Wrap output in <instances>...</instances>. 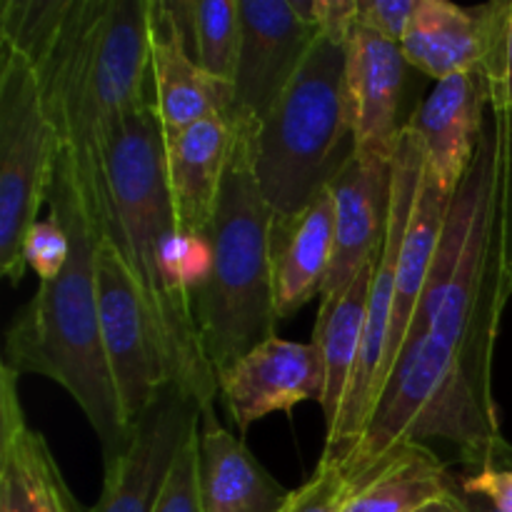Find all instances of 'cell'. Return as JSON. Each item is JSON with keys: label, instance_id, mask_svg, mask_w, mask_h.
I'll list each match as a JSON object with an SVG mask.
<instances>
[{"label": "cell", "instance_id": "1", "mask_svg": "<svg viewBox=\"0 0 512 512\" xmlns=\"http://www.w3.org/2000/svg\"><path fill=\"white\" fill-rule=\"evenodd\" d=\"M508 303L498 228V138L488 113L400 358L358 448L343 463L350 475L398 445L425 440H445L475 470L512 468V445L493 395V355Z\"/></svg>", "mask_w": 512, "mask_h": 512}, {"label": "cell", "instance_id": "2", "mask_svg": "<svg viewBox=\"0 0 512 512\" xmlns=\"http://www.w3.org/2000/svg\"><path fill=\"white\" fill-rule=\"evenodd\" d=\"M153 0H5L0 43L30 60L60 138V158L95 220L105 150L153 100Z\"/></svg>", "mask_w": 512, "mask_h": 512}, {"label": "cell", "instance_id": "3", "mask_svg": "<svg viewBox=\"0 0 512 512\" xmlns=\"http://www.w3.org/2000/svg\"><path fill=\"white\" fill-rule=\"evenodd\" d=\"M95 225L133 278L153 323L170 385L200 410L215 408L218 375L205 358L188 288L190 235L180 228L165 170V130L155 100L123 120L98 178Z\"/></svg>", "mask_w": 512, "mask_h": 512}, {"label": "cell", "instance_id": "4", "mask_svg": "<svg viewBox=\"0 0 512 512\" xmlns=\"http://www.w3.org/2000/svg\"><path fill=\"white\" fill-rule=\"evenodd\" d=\"M48 205L68 233V263L53 283H40L13 315L5 330L3 365L18 375H43L58 383L98 435L105 465L123 450L130 425L120 408L100 328L98 225L63 158H58Z\"/></svg>", "mask_w": 512, "mask_h": 512}, {"label": "cell", "instance_id": "5", "mask_svg": "<svg viewBox=\"0 0 512 512\" xmlns=\"http://www.w3.org/2000/svg\"><path fill=\"white\" fill-rule=\"evenodd\" d=\"M238 125V123H235ZM275 215L255 183L250 133L238 125L233 158L210 225V270L190 293L195 328L215 375L275 338Z\"/></svg>", "mask_w": 512, "mask_h": 512}, {"label": "cell", "instance_id": "6", "mask_svg": "<svg viewBox=\"0 0 512 512\" xmlns=\"http://www.w3.org/2000/svg\"><path fill=\"white\" fill-rule=\"evenodd\" d=\"M248 133L255 183L275 223L298 218L355 158L348 40L320 30L268 118Z\"/></svg>", "mask_w": 512, "mask_h": 512}, {"label": "cell", "instance_id": "7", "mask_svg": "<svg viewBox=\"0 0 512 512\" xmlns=\"http://www.w3.org/2000/svg\"><path fill=\"white\" fill-rule=\"evenodd\" d=\"M58 158L38 73L20 50L0 43V273L10 285L25 278V235L48 203Z\"/></svg>", "mask_w": 512, "mask_h": 512}, {"label": "cell", "instance_id": "8", "mask_svg": "<svg viewBox=\"0 0 512 512\" xmlns=\"http://www.w3.org/2000/svg\"><path fill=\"white\" fill-rule=\"evenodd\" d=\"M425 150L418 133L405 125L400 133L398 150L393 158V185H390V215L388 230H385L383 248L373 270V285H370L368 318H365L363 348H360L358 368H355L353 383H350L348 398H345L340 418L335 428L325 435L323 455L345 460L353 455L368 428L370 413L378 403L380 370H383L385 350L390 340V325H393L395 308V280H398V260L403 248L405 230H408L410 213H413L418 188L423 183Z\"/></svg>", "mask_w": 512, "mask_h": 512}, {"label": "cell", "instance_id": "9", "mask_svg": "<svg viewBox=\"0 0 512 512\" xmlns=\"http://www.w3.org/2000/svg\"><path fill=\"white\" fill-rule=\"evenodd\" d=\"M95 273L105 355L125 423L133 428L135 420L153 408L160 395L170 388V378L155 340L153 323L135 290L133 278L110 240L100 233Z\"/></svg>", "mask_w": 512, "mask_h": 512}, {"label": "cell", "instance_id": "10", "mask_svg": "<svg viewBox=\"0 0 512 512\" xmlns=\"http://www.w3.org/2000/svg\"><path fill=\"white\" fill-rule=\"evenodd\" d=\"M238 13L235 123L255 130L295 78L320 30L300 18L293 0H240Z\"/></svg>", "mask_w": 512, "mask_h": 512}, {"label": "cell", "instance_id": "11", "mask_svg": "<svg viewBox=\"0 0 512 512\" xmlns=\"http://www.w3.org/2000/svg\"><path fill=\"white\" fill-rule=\"evenodd\" d=\"M200 405L170 385L130 428L123 450L105 463L103 490L88 512H153L173 460L198 433Z\"/></svg>", "mask_w": 512, "mask_h": 512}, {"label": "cell", "instance_id": "12", "mask_svg": "<svg viewBox=\"0 0 512 512\" xmlns=\"http://www.w3.org/2000/svg\"><path fill=\"white\" fill-rule=\"evenodd\" d=\"M325 375L313 343L270 338L218 373V400L228 410L240 438L270 413H290L298 405L323 400Z\"/></svg>", "mask_w": 512, "mask_h": 512}, {"label": "cell", "instance_id": "13", "mask_svg": "<svg viewBox=\"0 0 512 512\" xmlns=\"http://www.w3.org/2000/svg\"><path fill=\"white\" fill-rule=\"evenodd\" d=\"M413 65L403 48L355 25L348 38V88L355 115V158L393 163L400 133L405 85Z\"/></svg>", "mask_w": 512, "mask_h": 512}, {"label": "cell", "instance_id": "14", "mask_svg": "<svg viewBox=\"0 0 512 512\" xmlns=\"http://www.w3.org/2000/svg\"><path fill=\"white\" fill-rule=\"evenodd\" d=\"M510 0L458 5L450 0H418L405 33V58L435 83L458 73L488 70L503 33Z\"/></svg>", "mask_w": 512, "mask_h": 512}, {"label": "cell", "instance_id": "15", "mask_svg": "<svg viewBox=\"0 0 512 512\" xmlns=\"http://www.w3.org/2000/svg\"><path fill=\"white\" fill-rule=\"evenodd\" d=\"M150 80L165 135L183 133L213 115L235 120L233 88L200 68L178 5L165 0H153L150 5Z\"/></svg>", "mask_w": 512, "mask_h": 512}, {"label": "cell", "instance_id": "16", "mask_svg": "<svg viewBox=\"0 0 512 512\" xmlns=\"http://www.w3.org/2000/svg\"><path fill=\"white\" fill-rule=\"evenodd\" d=\"M0 512H83L43 433L25 418L20 375L0 365Z\"/></svg>", "mask_w": 512, "mask_h": 512}, {"label": "cell", "instance_id": "17", "mask_svg": "<svg viewBox=\"0 0 512 512\" xmlns=\"http://www.w3.org/2000/svg\"><path fill=\"white\" fill-rule=\"evenodd\" d=\"M488 113L490 95L483 75L458 73L438 80L408 120L423 143L425 170L450 195L473 165Z\"/></svg>", "mask_w": 512, "mask_h": 512}, {"label": "cell", "instance_id": "18", "mask_svg": "<svg viewBox=\"0 0 512 512\" xmlns=\"http://www.w3.org/2000/svg\"><path fill=\"white\" fill-rule=\"evenodd\" d=\"M393 163L353 158L330 185L335 205L333 263L320 303L338 298L355 275L380 253L388 230Z\"/></svg>", "mask_w": 512, "mask_h": 512}, {"label": "cell", "instance_id": "19", "mask_svg": "<svg viewBox=\"0 0 512 512\" xmlns=\"http://www.w3.org/2000/svg\"><path fill=\"white\" fill-rule=\"evenodd\" d=\"M235 138L238 125L225 115H213L183 133L165 135V170L183 233L195 238L210 233Z\"/></svg>", "mask_w": 512, "mask_h": 512}, {"label": "cell", "instance_id": "20", "mask_svg": "<svg viewBox=\"0 0 512 512\" xmlns=\"http://www.w3.org/2000/svg\"><path fill=\"white\" fill-rule=\"evenodd\" d=\"M198 485L205 512H278L290 495L245 440L220 425L215 408L200 413Z\"/></svg>", "mask_w": 512, "mask_h": 512}, {"label": "cell", "instance_id": "21", "mask_svg": "<svg viewBox=\"0 0 512 512\" xmlns=\"http://www.w3.org/2000/svg\"><path fill=\"white\" fill-rule=\"evenodd\" d=\"M335 205L330 188L320 193L298 218L273 228V283L278 318L298 313L320 298L333 263Z\"/></svg>", "mask_w": 512, "mask_h": 512}, {"label": "cell", "instance_id": "22", "mask_svg": "<svg viewBox=\"0 0 512 512\" xmlns=\"http://www.w3.org/2000/svg\"><path fill=\"white\" fill-rule=\"evenodd\" d=\"M450 203L453 195L440 188L428 170H423V183L418 188L413 213H410L408 230H405L403 248H400L398 260V280H395V308H393V325H390L388 350H385L383 370H380V390L393 370L395 360L400 358V350L405 345L410 320H413L415 308L420 303L425 285H428L430 270H433L435 250H438L440 235H443L445 220H448ZM373 415V413H370Z\"/></svg>", "mask_w": 512, "mask_h": 512}, {"label": "cell", "instance_id": "23", "mask_svg": "<svg viewBox=\"0 0 512 512\" xmlns=\"http://www.w3.org/2000/svg\"><path fill=\"white\" fill-rule=\"evenodd\" d=\"M353 498L345 512H415L458 488L448 465L423 443H405L350 475Z\"/></svg>", "mask_w": 512, "mask_h": 512}, {"label": "cell", "instance_id": "24", "mask_svg": "<svg viewBox=\"0 0 512 512\" xmlns=\"http://www.w3.org/2000/svg\"><path fill=\"white\" fill-rule=\"evenodd\" d=\"M375 260H378V255L355 275L353 283L338 298L330 300V303H320L318 308L313 345L320 350V358H323L325 388L320 410H323L328 433L338 423L340 410H343L345 398H348L350 383H353L355 368H358Z\"/></svg>", "mask_w": 512, "mask_h": 512}, {"label": "cell", "instance_id": "25", "mask_svg": "<svg viewBox=\"0 0 512 512\" xmlns=\"http://www.w3.org/2000/svg\"><path fill=\"white\" fill-rule=\"evenodd\" d=\"M178 13L200 68L233 88L240 55V13L235 0H183Z\"/></svg>", "mask_w": 512, "mask_h": 512}, {"label": "cell", "instance_id": "26", "mask_svg": "<svg viewBox=\"0 0 512 512\" xmlns=\"http://www.w3.org/2000/svg\"><path fill=\"white\" fill-rule=\"evenodd\" d=\"M355 483L345 465L330 455H320L313 475L300 488L290 490L278 512H345Z\"/></svg>", "mask_w": 512, "mask_h": 512}, {"label": "cell", "instance_id": "27", "mask_svg": "<svg viewBox=\"0 0 512 512\" xmlns=\"http://www.w3.org/2000/svg\"><path fill=\"white\" fill-rule=\"evenodd\" d=\"M495 138H498V228L500 253L512 298V110L490 108Z\"/></svg>", "mask_w": 512, "mask_h": 512}, {"label": "cell", "instance_id": "28", "mask_svg": "<svg viewBox=\"0 0 512 512\" xmlns=\"http://www.w3.org/2000/svg\"><path fill=\"white\" fill-rule=\"evenodd\" d=\"M70 255V240L60 220L53 213L38 220L25 235L23 258L28 270L38 275L40 283H53L63 273Z\"/></svg>", "mask_w": 512, "mask_h": 512}, {"label": "cell", "instance_id": "29", "mask_svg": "<svg viewBox=\"0 0 512 512\" xmlns=\"http://www.w3.org/2000/svg\"><path fill=\"white\" fill-rule=\"evenodd\" d=\"M153 512H205L198 485V433L183 445L173 460L163 493Z\"/></svg>", "mask_w": 512, "mask_h": 512}, {"label": "cell", "instance_id": "30", "mask_svg": "<svg viewBox=\"0 0 512 512\" xmlns=\"http://www.w3.org/2000/svg\"><path fill=\"white\" fill-rule=\"evenodd\" d=\"M415 8L418 0H358V25L400 45Z\"/></svg>", "mask_w": 512, "mask_h": 512}, {"label": "cell", "instance_id": "31", "mask_svg": "<svg viewBox=\"0 0 512 512\" xmlns=\"http://www.w3.org/2000/svg\"><path fill=\"white\" fill-rule=\"evenodd\" d=\"M488 83L490 108L493 110H512V0L508 15H505L503 33H500L498 48H495L493 60L483 73Z\"/></svg>", "mask_w": 512, "mask_h": 512}, {"label": "cell", "instance_id": "32", "mask_svg": "<svg viewBox=\"0 0 512 512\" xmlns=\"http://www.w3.org/2000/svg\"><path fill=\"white\" fill-rule=\"evenodd\" d=\"M458 480L463 493L480 495L498 512H512V468H480Z\"/></svg>", "mask_w": 512, "mask_h": 512}, {"label": "cell", "instance_id": "33", "mask_svg": "<svg viewBox=\"0 0 512 512\" xmlns=\"http://www.w3.org/2000/svg\"><path fill=\"white\" fill-rule=\"evenodd\" d=\"M415 512H468V508H465V503H463V493H460V480H458V488L450 490L448 495L433 500V503H428L425 508H420Z\"/></svg>", "mask_w": 512, "mask_h": 512}, {"label": "cell", "instance_id": "34", "mask_svg": "<svg viewBox=\"0 0 512 512\" xmlns=\"http://www.w3.org/2000/svg\"><path fill=\"white\" fill-rule=\"evenodd\" d=\"M460 493H463V490H460ZM463 503H465V508H468V512H498L493 505L488 503V500L480 498V495L463 493Z\"/></svg>", "mask_w": 512, "mask_h": 512}]
</instances>
